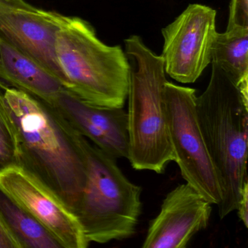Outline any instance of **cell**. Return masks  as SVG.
Returning <instances> with one entry per match:
<instances>
[{
	"label": "cell",
	"instance_id": "obj_14",
	"mask_svg": "<svg viewBox=\"0 0 248 248\" xmlns=\"http://www.w3.org/2000/svg\"><path fill=\"white\" fill-rule=\"evenodd\" d=\"M0 214L22 248H61L43 225L1 191Z\"/></svg>",
	"mask_w": 248,
	"mask_h": 248
},
{
	"label": "cell",
	"instance_id": "obj_3",
	"mask_svg": "<svg viewBox=\"0 0 248 248\" xmlns=\"http://www.w3.org/2000/svg\"><path fill=\"white\" fill-rule=\"evenodd\" d=\"M55 51L68 93L88 105L124 107L130 65L120 46H107L88 21L65 16Z\"/></svg>",
	"mask_w": 248,
	"mask_h": 248
},
{
	"label": "cell",
	"instance_id": "obj_9",
	"mask_svg": "<svg viewBox=\"0 0 248 248\" xmlns=\"http://www.w3.org/2000/svg\"><path fill=\"white\" fill-rule=\"evenodd\" d=\"M64 17L24 0H0V37L35 59L62 84L55 42Z\"/></svg>",
	"mask_w": 248,
	"mask_h": 248
},
{
	"label": "cell",
	"instance_id": "obj_7",
	"mask_svg": "<svg viewBox=\"0 0 248 248\" xmlns=\"http://www.w3.org/2000/svg\"><path fill=\"white\" fill-rule=\"evenodd\" d=\"M0 191L43 225L61 248L89 246L75 212L27 168L14 165L0 171Z\"/></svg>",
	"mask_w": 248,
	"mask_h": 248
},
{
	"label": "cell",
	"instance_id": "obj_12",
	"mask_svg": "<svg viewBox=\"0 0 248 248\" xmlns=\"http://www.w3.org/2000/svg\"><path fill=\"white\" fill-rule=\"evenodd\" d=\"M0 81L53 105L65 91L41 63L0 37Z\"/></svg>",
	"mask_w": 248,
	"mask_h": 248
},
{
	"label": "cell",
	"instance_id": "obj_11",
	"mask_svg": "<svg viewBox=\"0 0 248 248\" xmlns=\"http://www.w3.org/2000/svg\"><path fill=\"white\" fill-rule=\"evenodd\" d=\"M50 106L77 133L104 153L115 159H127V112L124 108L88 105L66 91Z\"/></svg>",
	"mask_w": 248,
	"mask_h": 248
},
{
	"label": "cell",
	"instance_id": "obj_4",
	"mask_svg": "<svg viewBox=\"0 0 248 248\" xmlns=\"http://www.w3.org/2000/svg\"><path fill=\"white\" fill-rule=\"evenodd\" d=\"M124 46L130 65L127 159L137 170L163 173L167 165L175 160L165 110L168 81L163 59L139 36L129 37Z\"/></svg>",
	"mask_w": 248,
	"mask_h": 248
},
{
	"label": "cell",
	"instance_id": "obj_5",
	"mask_svg": "<svg viewBox=\"0 0 248 248\" xmlns=\"http://www.w3.org/2000/svg\"><path fill=\"white\" fill-rule=\"evenodd\" d=\"M83 142L86 182L74 212L87 239L106 244L131 237L141 214V188L124 175L115 158L85 138Z\"/></svg>",
	"mask_w": 248,
	"mask_h": 248
},
{
	"label": "cell",
	"instance_id": "obj_6",
	"mask_svg": "<svg viewBox=\"0 0 248 248\" xmlns=\"http://www.w3.org/2000/svg\"><path fill=\"white\" fill-rule=\"evenodd\" d=\"M195 93L193 88L165 84V110L174 162L187 184L217 205L223 200V190L200 130Z\"/></svg>",
	"mask_w": 248,
	"mask_h": 248
},
{
	"label": "cell",
	"instance_id": "obj_13",
	"mask_svg": "<svg viewBox=\"0 0 248 248\" xmlns=\"http://www.w3.org/2000/svg\"><path fill=\"white\" fill-rule=\"evenodd\" d=\"M212 62L223 69L237 86L248 80V29H232L217 33Z\"/></svg>",
	"mask_w": 248,
	"mask_h": 248
},
{
	"label": "cell",
	"instance_id": "obj_1",
	"mask_svg": "<svg viewBox=\"0 0 248 248\" xmlns=\"http://www.w3.org/2000/svg\"><path fill=\"white\" fill-rule=\"evenodd\" d=\"M16 132L20 165L54 190L75 210L86 182L84 138L50 104L0 81Z\"/></svg>",
	"mask_w": 248,
	"mask_h": 248
},
{
	"label": "cell",
	"instance_id": "obj_18",
	"mask_svg": "<svg viewBox=\"0 0 248 248\" xmlns=\"http://www.w3.org/2000/svg\"><path fill=\"white\" fill-rule=\"evenodd\" d=\"M236 210L239 219L242 220L245 227H248V181H245L241 191L240 197L238 202Z\"/></svg>",
	"mask_w": 248,
	"mask_h": 248
},
{
	"label": "cell",
	"instance_id": "obj_10",
	"mask_svg": "<svg viewBox=\"0 0 248 248\" xmlns=\"http://www.w3.org/2000/svg\"><path fill=\"white\" fill-rule=\"evenodd\" d=\"M212 204L187 183L175 187L151 221L142 248H186L193 236L208 226Z\"/></svg>",
	"mask_w": 248,
	"mask_h": 248
},
{
	"label": "cell",
	"instance_id": "obj_15",
	"mask_svg": "<svg viewBox=\"0 0 248 248\" xmlns=\"http://www.w3.org/2000/svg\"><path fill=\"white\" fill-rule=\"evenodd\" d=\"M14 165H20L18 139L0 87V171Z\"/></svg>",
	"mask_w": 248,
	"mask_h": 248
},
{
	"label": "cell",
	"instance_id": "obj_17",
	"mask_svg": "<svg viewBox=\"0 0 248 248\" xmlns=\"http://www.w3.org/2000/svg\"><path fill=\"white\" fill-rule=\"evenodd\" d=\"M0 248H22L18 238L0 214Z\"/></svg>",
	"mask_w": 248,
	"mask_h": 248
},
{
	"label": "cell",
	"instance_id": "obj_2",
	"mask_svg": "<svg viewBox=\"0 0 248 248\" xmlns=\"http://www.w3.org/2000/svg\"><path fill=\"white\" fill-rule=\"evenodd\" d=\"M197 119L223 190L220 219L236 210L248 181V104L234 81L212 62L210 82L196 98Z\"/></svg>",
	"mask_w": 248,
	"mask_h": 248
},
{
	"label": "cell",
	"instance_id": "obj_8",
	"mask_svg": "<svg viewBox=\"0 0 248 248\" xmlns=\"http://www.w3.org/2000/svg\"><path fill=\"white\" fill-rule=\"evenodd\" d=\"M216 11L191 4L176 19L162 29L165 73L181 83H194L211 63L217 32Z\"/></svg>",
	"mask_w": 248,
	"mask_h": 248
},
{
	"label": "cell",
	"instance_id": "obj_16",
	"mask_svg": "<svg viewBox=\"0 0 248 248\" xmlns=\"http://www.w3.org/2000/svg\"><path fill=\"white\" fill-rule=\"evenodd\" d=\"M248 29V0H232L227 30Z\"/></svg>",
	"mask_w": 248,
	"mask_h": 248
}]
</instances>
